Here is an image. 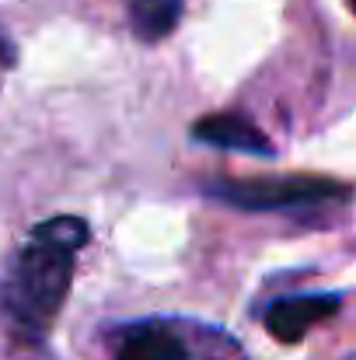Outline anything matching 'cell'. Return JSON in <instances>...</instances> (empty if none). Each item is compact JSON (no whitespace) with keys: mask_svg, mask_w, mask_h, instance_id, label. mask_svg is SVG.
Segmentation results:
<instances>
[{"mask_svg":"<svg viewBox=\"0 0 356 360\" xmlns=\"http://www.w3.org/2000/svg\"><path fill=\"white\" fill-rule=\"evenodd\" d=\"M182 21V0H129V25L143 42H157Z\"/></svg>","mask_w":356,"mask_h":360,"instance_id":"8992f818","label":"cell"},{"mask_svg":"<svg viewBox=\"0 0 356 360\" xmlns=\"http://www.w3.org/2000/svg\"><path fill=\"white\" fill-rule=\"evenodd\" d=\"M336 311H339L336 294H294V297H279L265 311V329L279 343H301L318 322L332 319Z\"/></svg>","mask_w":356,"mask_h":360,"instance_id":"3957f363","label":"cell"},{"mask_svg":"<svg viewBox=\"0 0 356 360\" xmlns=\"http://www.w3.org/2000/svg\"><path fill=\"white\" fill-rule=\"evenodd\" d=\"M74 255L77 248L32 231L28 245L18 248L4 266L0 311L14 333H21V340H39L53 326L74 280Z\"/></svg>","mask_w":356,"mask_h":360,"instance_id":"6da1fadb","label":"cell"},{"mask_svg":"<svg viewBox=\"0 0 356 360\" xmlns=\"http://www.w3.org/2000/svg\"><path fill=\"white\" fill-rule=\"evenodd\" d=\"M116 360H189V347L168 326H140L122 340Z\"/></svg>","mask_w":356,"mask_h":360,"instance_id":"5b68a950","label":"cell"},{"mask_svg":"<svg viewBox=\"0 0 356 360\" xmlns=\"http://www.w3.org/2000/svg\"><path fill=\"white\" fill-rule=\"evenodd\" d=\"M213 196L231 203L237 210L269 214V210H290V207H315L325 200H343L346 186L322 175H269V179H231L217 182Z\"/></svg>","mask_w":356,"mask_h":360,"instance_id":"7a4b0ae2","label":"cell"},{"mask_svg":"<svg viewBox=\"0 0 356 360\" xmlns=\"http://www.w3.org/2000/svg\"><path fill=\"white\" fill-rule=\"evenodd\" d=\"M192 136L199 143H210V147H220V150H241V154H258V158L276 154L272 140L251 120L235 116V112H217V116L192 122Z\"/></svg>","mask_w":356,"mask_h":360,"instance_id":"277c9868","label":"cell"},{"mask_svg":"<svg viewBox=\"0 0 356 360\" xmlns=\"http://www.w3.org/2000/svg\"><path fill=\"white\" fill-rule=\"evenodd\" d=\"M11 60V46H7V39L0 35V63H7Z\"/></svg>","mask_w":356,"mask_h":360,"instance_id":"ba28073f","label":"cell"},{"mask_svg":"<svg viewBox=\"0 0 356 360\" xmlns=\"http://www.w3.org/2000/svg\"><path fill=\"white\" fill-rule=\"evenodd\" d=\"M350 7H353V11H356V0H350Z\"/></svg>","mask_w":356,"mask_h":360,"instance_id":"9c48e42d","label":"cell"},{"mask_svg":"<svg viewBox=\"0 0 356 360\" xmlns=\"http://www.w3.org/2000/svg\"><path fill=\"white\" fill-rule=\"evenodd\" d=\"M35 235L53 238V241H60V245H70V248H84V241H88L91 231H88V224L81 217H53V221L35 224Z\"/></svg>","mask_w":356,"mask_h":360,"instance_id":"52a82bcc","label":"cell"}]
</instances>
